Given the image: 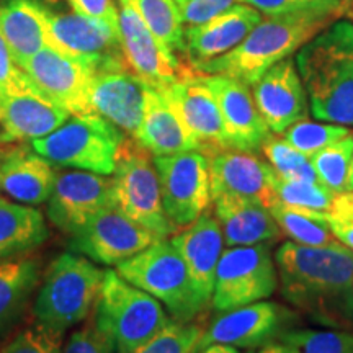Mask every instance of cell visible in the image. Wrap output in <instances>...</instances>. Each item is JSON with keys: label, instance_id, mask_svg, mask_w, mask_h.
Wrapping results in <instances>:
<instances>
[{"label": "cell", "instance_id": "1", "mask_svg": "<svg viewBox=\"0 0 353 353\" xmlns=\"http://www.w3.org/2000/svg\"><path fill=\"white\" fill-rule=\"evenodd\" d=\"M281 296L299 316L325 329L353 330V250L286 241L275 250Z\"/></svg>", "mask_w": 353, "mask_h": 353}, {"label": "cell", "instance_id": "2", "mask_svg": "<svg viewBox=\"0 0 353 353\" xmlns=\"http://www.w3.org/2000/svg\"><path fill=\"white\" fill-rule=\"evenodd\" d=\"M309 101L319 121L353 128V21L335 20L294 56Z\"/></svg>", "mask_w": 353, "mask_h": 353}, {"label": "cell", "instance_id": "3", "mask_svg": "<svg viewBox=\"0 0 353 353\" xmlns=\"http://www.w3.org/2000/svg\"><path fill=\"white\" fill-rule=\"evenodd\" d=\"M341 17V13L335 12L263 17L234 50L198 65L193 72L219 74L252 87L268 69L298 52L304 44Z\"/></svg>", "mask_w": 353, "mask_h": 353}, {"label": "cell", "instance_id": "4", "mask_svg": "<svg viewBox=\"0 0 353 353\" xmlns=\"http://www.w3.org/2000/svg\"><path fill=\"white\" fill-rule=\"evenodd\" d=\"M105 280V270L81 254L59 255L48 270L33 316L37 324L57 334L85 322L94 312Z\"/></svg>", "mask_w": 353, "mask_h": 353}, {"label": "cell", "instance_id": "5", "mask_svg": "<svg viewBox=\"0 0 353 353\" xmlns=\"http://www.w3.org/2000/svg\"><path fill=\"white\" fill-rule=\"evenodd\" d=\"M94 319L113 341L114 353H134L169 325L172 317L151 294L131 285L117 270H105Z\"/></svg>", "mask_w": 353, "mask_h": 353}, {"label": "cell", "instance_id": "6", "mask_svg": "<svg viewBox=\"0 0 353 353\" xmlns=\"http://www.w3.org/2000/svg\"><path fill=\"white\" fill-rule=\"evenodd\" d=\"M117 272L164 304L179 322H193L206 311L193 286L188 268L169 239H157L143 252L117 265Z\"/></svg>", "mask_w": 353, "mask_h": 353}, {"label": "cell", "instance_id": "7", "mask_svg": "<svg viewBox=\"0 0 353 353\" xmlns=\"http://www.w3.org/2000/svg\"><path fill=\"white\" fill-rule=\"evenodd\" d=\"M126 134L95 113L72 114L51 134L30 143L52 165L112 175Z\"/></svg>", "mask_w": 353, "mask_h": 353}, {"label": "cell", "instance_id": "8", "mask_svg": "<svg viewBox=\"0 0 353 353\" xmlns=\"http://www.w3.org/2000/svg\"><path fill=\"white\" fill-rule=\"evenodd\" d=\"M114 201L141 226L169 239L179 231L165 214L154 157L130 138L123 143L112 174Z\"/></svg>", "mask_w": 353, "mask_h": 353}, {"label": "cell", "instance_id": "9", "mask_svg": "<svg viewBox=\"0 0 353 353\" xmlns=\"http://www.w3.org/2000/svg\"><path fill=\"white\" fill-rule=\"evenodd\" d=\"M278 288L272 245L228 247L216 268L211 306L216 312L268 299Z\"/></svg>", "mask_w": 353, "mask_h": 353}, {"label": "cell", "instance_id": "10", "mask_svg": "<svg viewBox=\"0 0 353 353\" xmlns=\"http://www.w3.org/2000/svg\"><path fill=\"white\" fill-rule=\"evenodd\" d=\"M299 314L294 309L267 299L218 312L203 329L198 350L210 345H228L239 350H260L280 342L281 335L294 329Z\"/></svg>", "mask_w": 353, "mask_h": 353}, {"label": "cell", "instance_id": "11", "mask_svg": "<svg viewBox=\"0 0 353 353\" xmlns=\"http://www.w3.org/2000/svg\"><path fill=\"white\" fill-rule=\"evenodd\" d=\"M162 205L176 229L195 223L210 210V157L200 151H185L154 157Z\"/></svg>", "mask_w": 353, "mask_h": 353}, {"label": "cell", "instance_id": "12", "mask_svg": "<svg viewBox=\"0 0 353 353\" xmlns=\"http://www.w3.org/2000/svg\"><path fill=\"white\" fill-rule=\"evenodd\" d=\"M157 239L156 234L112 203L69 234V250L100 265H120Z\"/></svg>", "mask_w": 353, "mask_h": 353}, {"label": "cell", "instance_id": "13", "mask_svg": "<svg viewBox=\"0 0 353 353\" xmlns=\"http://www.w3.org/2000/svg\"><path fill=\"white\" fill-rule=\"evenodd\" d=\"M48 39L50 46L82 63L90 72L126 64L120 28L76 12H52L48 7Z\"/></svg>", "mask_w": 353, "mask_h": 353}, {"label": "cell", "instance_id": "14", "mask_svg": "<svg viewBox=\"0 0 353 353\" xmlns=\"http://www.w3.org/2000/svg\"><path fill=\"white\" fill-rule=\"evenodd\" d=\"M120 39L128 68L148 87L164 90L193 72L149 30L138 13L121 2Z\"/></svg>", "mask_w": 353, "mask_h": 353}, {"label": "cell", "instance_id": "15", "mask_svg": "<svg viewBox=\"0 0 353 353\" xmlns=\"http://www.w3.org/2000/svg\"><path fill=\"white\" fill-rule=\"evenodd\" d=\"M148 85L128 65H112L90 72L88 108L134 139L144 114Z\"/></svg>", "mask_w": 353, "mask_h": 353}, {"label": "cell", "instance_id": "16", "mask_svg": "<svg viewBox=\"0 0 353 353\" xmlns=\"http://www.w3.org/2000/svg\"><path fill=\"white\" fill-rule=\"evenodd\" d=\"M48 218L65 234H72L114 201L113 179L87 170L59 172L48 198Z\"/></svg>", "mask_w": 353, "mask_h": 353}, {"label": "cell", "instance_id": "17", "mask_svg": "<svg viewBox=\"0 0 353 353\" xmlns=\"http://www.w3.org/2000/svg\"><path fill=\"white\" fill-rule=\"evenodd\" d=\"M26 81L44 99L65 108L70 114L90 113L88 81L90 70L52 46H46L19 65Z\"/></svg>", "mask_w": 353, "mask_h": 353}, {"label": "cell", "instance_id": "18", "mask_svg": "<svg viewBox=\"0 0 353 353\" xmlns=\"http://www.w3.org/2000/svg\"><path fill=\"white\" fill-rule=\"evenodd\" d=\"M198 144V151L213 157L231 149L218 101L201 74L190 72L162 90Z\"/></svg>", "mask_w": 353, "mask_h": 353}, {"label": "cell", "instance_id": "19", "mask_svg": "<svg viewBox=\"0 0 353 353\" xmlns=\"http://www.w3.org/2000/svg\"><path fill=\"white\" fill-rule=\"evenodd\" d=\"M72 117L23 82L0 97V144H19L44 138Z\"/></svg>", "mask_w": 353, "mask_h": 353}, {"label": "cell", "instance_id": "20", "mask_svg": "<svg viewBox=\"0 0 353 353\" xmlns=\"http://www.w3.org/2000/svg\"><path fill=\"white\" fill-rule=\"evenodd\" d=\"M201 76L218 101L229 148L259 154L262 144L273 132L268 130L255 105L252 88L237 79L219 74Z\"/></svg>", "mask_w": 353, "mask_h": 353}, {"label": "cell", "instance_id": "21", "mask_svg": "<svg viewBox=\"0 0 353 353\" xmlns=\"http://www.w3.org/2000/svg\"><path fill=\"white\" fill-rule=\"evenodd\" d=\"M211 195H228L270 208L276 201L275 170L255 152L224 149L210 157Z\"/></svg>", "mask_w": 353, "mask_h": 353}, {"label": "cell", "instance_id": "22", "mask_svg": "<svg viewBox=\"0 0 353 353\" xmlns=\"http://www.w3.org/2000/svg\"><path fill=\"white\" fill-rule=\"evenodd\" d=\"M252 95L273 134H283L290 126L306 120L309 114L307 95L294 57L268 69L252 85Z\"/></svg>", "mask_w": 353, "mask_h": 353}, {"label": "cell", "instance_id": "23", "mask_svg": "<svg viewBox=\"0 0 353 353\" xmlns=\"http://www.w3.org/2000/svg\"><path fill=\"white\" fill-rule=\"evenodd\" d=\"M263 15L247 3L236 6L198 26H187L183 33V56L190 69L226 54L262 21Z\"/></svg>", "mask_w": 353, "mask_h": 353}, {"label": "cell", "instance_id": "24", "mask_svg": "<svg viewBox=\"0 0 353 353\" xmlns=\"http://www.w3.org/2000/svg\"><path fill=\"white\" fill-rule=\"evenodd\" d=\"M170 242L185 260L198 296L206 307H210L214 291L216 268L224 252V237L214 214H201L195 223L182 228V231H176L170 237Z\"/></svg>", "mask_w": 353, "mask_h": 353}, {"label": "cell", "instance_id": "25", "mask_svg": "<svg viewBox=\"0 0 353 353\" xmlns=\"http://www.w3.org/2000/svg\"><path fill=\"white\" fill-rule=\"evenodd\" d=\"M57 172L50 161L30 148L17 145L0 152V192L21 205L38 206L48 201Z\"/></svg>", "mask_w": 353, "mask_h": 353}, {"label": "cell", "instance_id": "26", "mask_svg": "<svg viewBox=\"0 0 353 353\" xmlns=\"http://www.w3.org/2000/svg\"><path fill=\"white\" fill-rule=\"evenodd\" d=\"M211 205L228 247L260 244L273 247L283 237L270 210L259 203L219 195L213 196Z\"/></svg>", "mask_w": 353, "mask_h": 353}, {"label": "cell", "instance_id": "27", "mask_svg": "<svg viewBox=\"0 0 353 353\" xmlns=\"http://www.w3.org/2000/svg\"><path fill=\"white\" fill-rule=\"evenodd\" d=\"M134 141L152 157L198 151L195 138L185 126L174 105L164 92L152 87L145 88L143 121Z\"/></svg>", "mask_w": 353, "mask_h": 353}, {"label": "cell", "instance_id": "28", "mask_svg": "<svg viewBox=\"0 0 353 353\" xmlns=\"http://www.w3.org/2000/svg\"><path fill=\"white\" fill-rule=\"evenodd\" d=\"M0 34L17 65L50 46L48 6L39 0H3L0 3Z\"/></svg>", "mask_w": 353, "mask_h": 353}, {"label": "cell", "instance_id": "29", "mask_svg": "<svg viewBox=\"0 0 353 353\" xmlns=\"http://www.w3.org/2000/svg\"><path fill=\"white\" fill-rule=\"evenodd\" d=\"M50 237L44 216L34 206L0 196V260L23 255Z\"/></svg>", "mask_w": 353, "mask_h": 353}, {"label": "cell", "instance_id": "30", "mask_svg": "<svg viewBox=\"0 0 353 353\" xmlns=\"http://www.w3.org/2000/svg\"><path fill=\"white\" fill-rule=\"evenodd\" d=\"M39 262L32 257L0 260V334L15 324L38 283Z\"/></svg>", "mask_w": 353, "mask_h": 353}, {"label": "cell", "instance_id": "31", "mask_svg": "<svg viewBox=\"0 0 353 353\" xmlns=\"http://www.w3.org/2000/svg\"><path fill=\"white\" fill-rule=\"evenodd\" d=\"M270 213L276 221L281 234L294 244L306 247H325L337 244L330 232L325 213L296 208L275 201L270 206ZM341 244V242H339Z\"/></svg>", "mask_w": 353, "mask_h": 353}, {"label": "cell", "instance_id": "32", "mask_svg": "<svg viewBox=\"0 0 353 353\" xmlns=\"http://www.w3.org/2000/svg\"><path fill=\"white\" fill-rule=\"evenodd\" d=\"M132 8L149 30L176 56L183 54V21L174 0H118Z\"/></svg>", "mask_w": 353, "mask_h": 353}, {"label": "cell", "instance_id": "33", "mask_svg": "<svg viewBox=\"0 0 353 353\" xmlns=\"http://www.w3.org/2000/svg\"><path fill=\"white\" fill-rule=\"evenodd\" d=\"M278 343L285 353H353V330L294 327Z\"/></svg>", "mask_w": 353, "mask_h": 353}, {"label": "cell", "instance_id": "34", "mask_svg": "<svg viewBox=\"0 0 353 353\" xmlns=\"http://www.w3.org/2000/svg\"><path fill=\"white\" fill-rule=\"evenodd\" d=\"M260 154L281 179L319 182L311 159L293 148L283 136H270L260 148Z\"/></svg>", "mask_w": 353, "mask_h": 353}, {"label": "cell", "instance_id": "35", "mask_svg": "<svg viewBox=\"0 0 353 353\" xmlns=\"http://www.w3.org/2000/svg\"><path fill=\"white\" fill-rule=\"evenodd\" d=\"M352 132L353 131L348 126L325 121H309L306 118V120L290 126L281 136L299 152L311 159L314 154L329 148L330 144L337 143V141L347 138Z\"/></svg>", "mask_w": 353, "mask_h": 353}, {"label": "cell", "instance_id": "36", "mask_svg": "<svg viewBox=\"0 0 353 353\" xmlns=\"http://www.w3.org/2000/svg\"><path fill=\"white\" fill-rule=\"evenodd\" d=\"M353 156V132L311 157L319 182L335 193L345 192Z\"/></svg>", "mask_w": 353, "mask_h": 353}, {"label": "cell", "instance_id": "37", "mask_svg": "<svg viewBox=\"0 0 353 353\" xmlns=\"http://www.w3.org/2000/svg\"><path fill=\"white\" fill-rule=\"evenodd\" d=\"M273 188H275L276 201L296 208L319 211V213H327L335 196V192L321 182L288 180L278 175H275Z\"/></svg>", "mask_w": 353, "mask_h": 353}, {"label": "cell", "instance_id": "38", "mask_svg": "<svg viewBox=\"0 0 353 353\" xmlns=\"http://www.w3.org/2000/svg\"><path fill=\"white\" fill-rule=\"evenodd\" d=\"M200 322L170 321L169 325L134 353H200L198 345L203 334Z\"/></svg>", "mask_w": 353, "mask_h": 353}, {"label": "cell", "instance_id": "39", "mask_svg": "<svg viewBox=\"0 0 353 353\" xmlns=\"http://www.w3.org/2000/svg\"><path fill=\"white\" fill-rule=\"evenodd\" d=\"M263 17L294 15L309 12H335L343 17L348 0H241Z\"/></svg>", "mask_w": 353, "mask_h": 353}, {"label": "cell", "instance_id": "40", "mask_svg": "<svg viewBox=\"0 0 353 353\" xmlns=\"http://www.w3.org/2000/svg\"><path fill=\"white\" fill-rule=\"evenodd\" d=\"M64 345V334L52 332L34 322L20 330L0 348V353H61Z\"/></svg>", "mask_w": 353, "mask_h": 353}, {"label": "cell", "instance_id": "41", "mask_svg": "<svg viewBox=\"0 0 353 353\" xmlns=\"http://www.w3.org/2000/svg\"><path fill=\"white\" fill-rule=\"evenodd\" d=\"M325 219L335 241L353 250V192L335 193Z\"/></svg>", "mask_w": 353, "mask_h": 353}, {"label": "cell", "instance_id": "42", "mask_svg": "<svg viewBox=\"0 0 353 353\" xmlns=\"http://www.w3.org/2000/svg\"><path fill=\"white\" fill-rule=\"evenodd\" d=\"M61 353H114V343L108 334L99 329L92 316L81 329L70 334Z\"/></svg>", "mask_w": 353, "mask_h": 353}, {"label": "cell", "instance_id": "43", "mask_svg": "<svg viewBox=\"0 0 353 353\" xmlns=\"http://www.w3.org/2000/svg\"><path fill=\"white\" fill-rule=\"evenodd\" d=\"M241 0H185L179 10L185 26H198L239 3Z\"/></svg>", "mask_w": 353, "mask_h": 353}, {"label": "cell", "instance_id": "44", "mask_svg": "<svg viewBox=\"0 0 353 353\" xmlns=\"http://www.w3.org/2000/svg\"><path fill=\"white\" fill-rule=\"evenodd\" d=\"M68 2L79 15L120 28V10L113 0H68Z\"/></svg>", "mask_w": 353, "mask_h": 353}, {"label": "cell", "instance_id": "45", "mask_svg": "<svg viewBox=\"0 0 353 353\" xmlns=\"http://www.w3.org/2000/svg\"><path fill=\"white\" fill-rule=\"evenodd\" d=\"M23 77L25 74L15 64L6 39L0 34V97L19 87L23 82Z\"/></svg>", "mask_w": 353, "mask_h": 353}, {"label": "cell", "instance_id": "46", "mask_svg": "<svg viewBox=\"0 0 353 353\" xmlns=\"http://www.w3.org/2000/svg\"><path fill=\"white\" fill-rule=\"evenodd\" d=\"M200 353H254L250 350H239V348L228 347V345H210L200 350Z\"/></svg>", "mask_w": 353, "mask_h": 353}, {"label": "cell", "instance_id": "47", "mask_svg": "<svg viewBox=\"0 0 353 353\" xmlns=\"http://www.w3.org/2000/svg\"><path fill=\"white\" fill-rule=\"evenodd\" d=\"M259 353H285V350H283V347L280 345V343H272V345L260 348Z\"/></svg>", "mask_w": 353, "mask_h": 353}, {"label": "cell", "instance_id": "48", "mask_svg": "<svg viewBox=\"0 0 353 353\" xmlns=\"http://www.w3.org/2000/svg\"><path fill=\"white\" fill-rule=\"evenodd\" d=\"M345 190H348V192H353V156H352V161H350V169H348Z\"/></svg>", "mask_w": 353, "mask_h": 353}, {"label": "cell", "instance_id": "49", "mask_svg": "<svg viewBox=\"0 0 353 353\" xmlns=\"http://www.w3.org/2000/svg\"><path fill=\"white\" fill-rule=\"evenodd\" d=\"M343 17H347L348 20L353 21V0H348V3H347V10H345V15H343Z\"/></svg>", "mask_w": 353, "mask_h": 353}, {"label": "cell", "instance_id": "50", "mask_svg": "<svg viewBox=\"0 0 353 353\" xmlns=\"http://www.w3.org/2000/svg\"><path fill=\"white\" fill-rule=\"evenodd\" d=\"M174 2L176 3V6H180V3H183V2H185V0H174Z\"/></svg>", "mask_w": 353, "mask_h": 353}]
</instances>
